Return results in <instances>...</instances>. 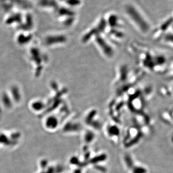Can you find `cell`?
Returning <instances> with one entry per match:
<instances>
[{"label":"cell","mask_w":173,"mask_h":173,"mask_svg":"<svg viewBox=\"0 0 173 173\" xmlns=\"http://www.w3.org/2000/svg\"><path fill=\"white\" fill-rule=\"evenodd\" d=\"M127 13L132 20L140 27V29L143 30V31H146L148 30V27L147 22H146L141 15L133 7L131 6L128 7Z\"/></svg>","instance_id":"cell-1"},{"label":"cell","mask_w":173,"mask_h":173,"mask_svg":"<svg viewBox=\"0 0 173 173\" xmlns=\"http://www.w3.org/2000/svg\"><path fill=\"white\" fill-rule=\"evenodd\" d=\"M166 39L169 42H172L173 43V34H169V35L167 36Z\"/></svg>","instance_id":"cell-2"}]
</instances>
